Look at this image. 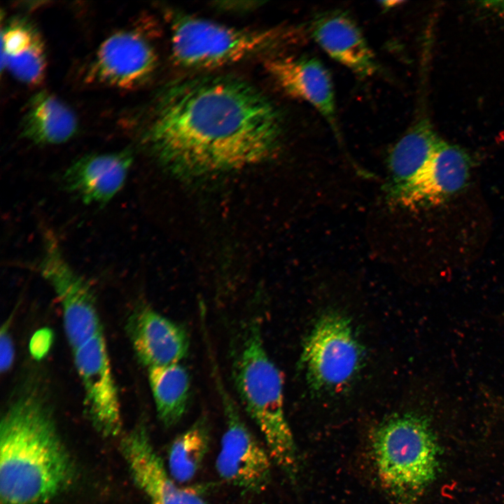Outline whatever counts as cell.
I'll use <instances>...</instances> for the list:
<instances>
[{
	"instance_id": "cell-17",
	"label": "cell",
	"mask_w": 504,
	"mask_h": 504,
	"mask_svg": "<svg viewBox=\"0 0 504 504\" xmlns=\"http://www.w3.org/2000/svg\"><path fill=\"white\" fill-rule=\"evenodd\" d=\"M442 139L428 117L417 118L389 153V199L407 187L432 160Z\"/></svg>"
},
{
	"instance_id": "cell-9",
	"label": "cell",
	"mask_w": 504,
	"mask_h": 504,
	"mask_svg": "<svg viewBox=\"0 0 504 504\" xmlns=\"http://www.w3.org/2000/svg\"><path fill=\"white\" fill-rule=\"evenodd\" d=\"M73 353L92 421L103 435H118L122 427L120 400L102 331Z\"/></svg>"
},
{
	"instance_id": "cell-20",
	"label": "cell",
	"mask_w": 504,
	"mask_h": 504,
	"mask_svg": "<svg viewBox=\"0 0 504 504\" xmlns=\"http://www.w3.org/2000/svg\"><path fill=\"white\" fill-rule=\"evenodd\" d=\"M209 444V428L204 417L175 438L167 453V469L175 482H188L195 477L208 452Z\"/></svg>"
},
{
	"instance_id": "cell-6",
	"label": "cell",
	"mask_w": 504,
	"mask_h": 504,
	"mask_svg": "<svg viewBox=\"0 0 504 504\" xmlns=\"http://www.w3.org/2000/svg\"><path fill=\"white\" fill-rule=\"evenodd\" d=\"M362 359L363 350L349 319L328 312L317 320L305 340L301 364L312 390L335 391L353 379Z\"/></svg>"
},
{
	"instance_id": "cell-2",
	"label": "cell",
	"mask_w": 504,
	"mask_h": 504,
	"mask_svg": "<svg viewBox=\"0 0 504 504\" xmlns=\"http://www.w3.org/2000/svg\"><path fill=\"white\" fill-rule=\"evenodd\" d=\"M74 476L72 459L48 405L33 390L20 394L1 419V504L46 503Z\"/></svg>"
},
{
	"instance_id": "cell-19",
	"label": "cell",
	"mask_w": 504,
	"mask_h": 504,
	"mask_svg": "<svg viewBox=\"0 0 504 504\" xmlns=\"http://www.w3.org/2000/svg\"><path fill=\"white\" fill-rule=\"evenodd\" d=\"M147 370L158 416L164 426H175L184 415L188 404V372L181 363Z\"/></svg>"
},
{
	"instance_id": "cell-22",
	"label": "cell",
	"mask_w": 504,
	"mask_h": 504,
	"mask_svg": "<svg viewBox=\"0 0 504 504\" xmlns=\"http://www.w3.org/2000/svg\"><path fill=\"white\" fill-rule=\"evenodd\" d=\"M39 36L34 27L24 20L9 23L1 31V59L15 55Z\"/></svg>"
},
{
	"instance_id": "cell-18",
	"label": "cell",
	"mask_w": 504,
	"mask_h": 504,
	"mask_svg": "<svg viewBox=\"0 0 504 504\" xmlns=\"http://www.w3.org/2000/svg\"><path fill=\"white\" fill-rule=\"evenodd\" d=\"M76 131V115L53 94L41 91L29 101L22 122L24 138L38 145H55L69 140Z\"/></svg>"
},
{
	"instance_id": "cell-25",
	"label": "cell",
	"mask_w": 504,
	"mask_h": 504,
	"mask_svg": "<svg viewBox=\"0 0 504 504\" xmlns=\"http://www.w3.org/2000/svg\"><path fill=\"white\" fill-rule=\"evenodd\" d=\"M484 6L489 8L504 13V1H486Z\"/></svg>"
},
{
	"instance_id": "cell-10",
	"label": "cell",
	"mask_w": 504,
	"mask_h": 504,
	"mask_svg": "<svg viewBox=\"0 0 504 504\" xmlns=\"http://www.w3.org/2000/svg\"><path fill=\"white\" fill-rule=\"evenodd\" d=\"M120 449L133 482L147 504H209L196 491L176 484L145 426H138L125 435Z\"/></svg>"
},
{
	"instance_id": "cell-13",
	"label": "cell",
	"mask_w": 504,
	"mask_h": 504,
	"mask_svg": "<svg viewBox=\"0 0 504 504\" xmlns=\"http://www.w3.org/2000/svg\"><path fill=\"white\" fill-rule=\"evenodd\" d=\"M265 68L286 94L312 106L337 129L333 83L320 60L309 55L276 56L266 61Z\"/></svg>"
},
{
	"instance_id": "cell-7",
	"label": "cell",
	"mask_w": 504,
	"mask_h": 504,
	"mask_svg": "<svg viewBox=\"0 0 504 504\" xmlns=\"http://www.w3.org/2000/svg\"><path fill=\"white\" fill-rule=\"evenodd\" d=\"M38 270L61 304L64 331L74 351L102 331L93 291L67 262L50 230L43 235Z\"/></svg>"
},
{
	"instance_id": "cell-11",
	"label": "cell",
	"mask_w": 504,
	"mask_h": 504,
	"mask_svg": "<svg viewBox=\"0 0 504 504\" xmlns=\"http://www.w3.org/2000/svg\"><path fill=\"white\" fill-rule=\"evenodd\" d=\"M157 55L139 32L125 29L109 36L99 47L90 66V80L122 89L143 84L153 73Z\"/></svg>"
},
{
	"instance_id": "cell-5",
	"label": "cell",
	"mask_w": 504,
	"mask_h": 504,
	"mask_svg": "<svg viewBox=\"0 0 504 504\" xmlns=\"http://www.w3.org/2000/svg\"><path fill=\"white\" fill-rule=\"evenodd\" d=\"M372 450L382 484L399 501L412 499L435 478L438 447L424 415L407 412L384 420L374 433Z\"/></svg>"
},
{
	"instance_id": "cell-12",
	"label": "cell",
	"mask_w": 504,
	"mask_h": 504,
	"mask_svg": "<svg viewBox=\"0 0 504 504\" xmlns=\"http://www.w3.org/2000/svg\"><path fill=\"white\" fill-rule=\"evenodd\" d=\"M471 164L470 157L463 148L442 140L421 174L390 200L409 207L442 204L464 189Z\"/></svg>"
},
{
	"instance_id": "cell-23",
	"label": "cell",
	"mask_w": 504,
	"mask_h": 504,
	"mask_svg": "<svg viewBox=\"0 0 504 504\" xmlns=\"http://www.w3.org/2000/svg\"><path fill=\"white\" fill-rule=\"evenodd\" d=\"M14 346L9 332L8 321L1 328L0 334V370L6 372L10 370L14 360Z\"/></svg>"
},
{
	"instance_id": "cell-14",
	"label": "cell",
	"mask_w": 504,
	"mask_h": 504,
	"mask_svg": "<svg viewBox=\"0 0 504 504\" xmlns=\"http://www.w3.org/2000/svg\"><path fill=\"white\" fill-rule=\"evenodd\" d=\"M127 330L134 352L147 369L181 363L188 353L184 327L147 305L130 316Z\"/></svg>"
},
{
	"instance_id": "cell-16",
	"label": "cell",
	"mask_w": 504,
	"mask_h": 504,
	"mask_svg": "<svg viewBox=\"0 0 504 504\" xmlns=\"http://www.w3.org/2000/svg\"><path fill=\"white\" fill-rule=\"evenodd\" d=\"M309 33L332 59L361 77L374 75L376 57L356 22L342 11L327 12L311 22Z\"/></svg>"
},
{
	"instance_id": "cell-8",
	"label": "cell",
	"mask_w": 504,
	"mask_h": 504,
	"mask_svg": "<svg viewBox=\"0 0 504 504\" xmlns=\"http://www.w3.org/2000/svg\"><path fill=\"white\" fill-rule=\"evenodd\" d=\"M217 382L225 427L216 460V471L222 479L242 491L260 493L270 482L271 456L246 425L225 388Z\"/></svg>"
},
{
	"instance_id": "cell-4",
	"label": "cell",
	"mask_w": 504,
	"mask_h": 504,
	"mask_svg": "<svg viewBox=\"0 0 504 504\" xmlns=\"http://www.w3.org/2000/svg\"><path fill=\"white\" fill-rule=\"evenodd\" d=\"M174 60L195 69L214 68L295 44L302 29L232 27L177 11H171Z\"/></svg>"
},
{
	"instance_id": "cell-3",
	"label": "cell",
	"mask_w": 504,
	"mask_h": 504,
	"mask_svg": "<svg viewBox=\"0 0 504 504\" xmlns=\"http://www.w3.org/2000/svg\"><path fill=\"white\" fill-rule=\"evenodd\" d=\"M235 388L275 463L291 479L298 471L293 436L284 410L283 378L267 353L257 320L246 323L232 363Z\"/></svg>"
},
{
	"instance_id": "cell-24",
	"label": "cell",
	"mask_w": 504,
	"mask_h": 504,
	"mask_svg": "<svg viewBox=\"0 0 504 504\" xmlns=\"http://www.w3.org/2000/svg\"><path fill=\"white\" fill-rule=\"evenodd\" d=\"M52 333L48 328L37 330L32 336L29 349L35 359H41L48 353L52 343Z\"/></svg>"
},
{
	"instance_id": "cell-15",
	"label": "cell",
	"mask_w": 504,
	"mask_h": 504,
	"mask_svg": "<svg viewBox=\"0 0 504 504\" xmlns=\"http://www.w3.org/2000/svg\"><path fill=\"white\" fill-rule=\"evenodd\" d=\"M132 162L128 150L84 155L64 171L62 186L85 204H106L123 187Z\"/></svg>"
},
{
	"instance_id": "cell-21",
	"label": "cell",
	"mask_w": 504,
	"mask_h": 504,
	"mask_svg": "<svg viewBox=\"0 0 504 504\" xmlns=\"http://www.w3.org/2000/svg\"><path fill=\"white\" fill-rule=\"evenodd\" d=\"M4 65L24 83H40L44 78L46 66L44 45L40 36L18 54L2 59L1 69Z\"/></svg>"
},
{
	"instance_id": "cell-1",
	"label": "cell",
	"mask_w": 504,
	"mask_h": 504,
	"mask_svg": "<svg viewBox=\"0 0 504 504\" xmlns=\"http://www.w3.org/2000/svg\"><path fill=\"white\" fill-rule=\"evenodd\" d=\"M281 136L278 111L257 89L230 76H203L162 92L146 141L168 171L196 179L263 162Z\"/></svg>"
}]
</instances>
